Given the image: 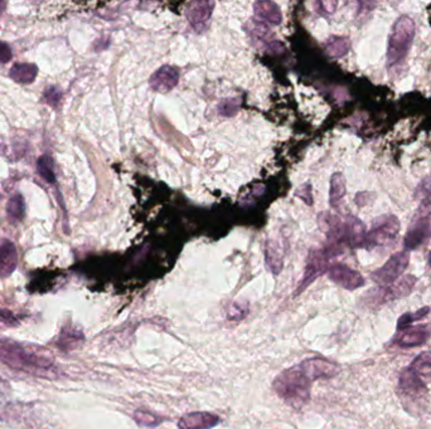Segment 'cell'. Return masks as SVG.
<instances>
[{
    "instance_id": "1",
    "label": "cell",
    "mask_w": 431,
    "mask_h": 429,
    "mask_svg": "<svg viewBox=\"0 0 431 429\" xmlns=\"http://www.w3.org/2000/svg\"><path fill=\"white\" fill-rule=\"evenodd\" d=\"M0 363L4 365L36 375L45 379H55L60 373L53 367V358L40 352L28 350L21 343L0 337Z\"/></svg>"
},
{
    "instance_id": "2",
    "label": "cell",
    "mask_w": 431,
    "mask_h": 429,
    "mask_svg": "<svg viewBox=\"0 0 431 429\" xmlns=\"http://www.w3.org/2000/svg\"><path fill=\"white\" fill-rule=\"evenodd\" d=\"M312 382L301 367L295 365L282 370L275 378L273 387L279 398H282L288 406L300 409L309 402Z\"/></svg>"
},
{
    "instance_id": "3",
    "label": "cell",
    "mask_w": 431,
    "mask_h": 429,
    "mask_svg": "<svg viewBox=\"0 0 431 429\" xmlns=\"http://www.w3.org/2000/svg\"><path fill=\"white\" fill-rule=\"evenodd\" d=\"M415 31V21L408 16H400L393 24L389 38L386 57L387 68L391 72L405 62L408 51L412 46Z\"/></svg>"
},
{
    "instance_id": "4",
    "label": "cell",
    "mask_w": 431,
    "mask_h": 429,
    "mask_svg": "<svg viewBox=\"0 0 431 429\" xmlns=\"http://www.w3.org/2000/svg\"><path fill=\"white\" fill-rule=\"evenodd\" d=\"M397 388L405 408H411V413H416V411L421 412L428 397V389L423 378L408 367L401 373Z\"/></svg>"
},
{
    "instance_id": "5",
    "label": "cell",
    "mask_w": 431,
    "mask_h": 429,
    "mask_svg": "<svg viewBox=\"0 0 431 429\" xmlns=\"http://www.w3.org/2000/svg\"><path fill=\"white\" fill-rule=\"evenodd\" d=\"M400 220L393 214H384L375 219L372 228L367 233L366 247L387 246L395 242L400 233Z\"/></svg>"
},
{
    "instance_id": "6",
    "label": "cell",
    "mask_w": 431,
    "mask_h": 429,
    "mask_svg": "<svg viewBox=\"0 0 431 429\" xmlns=\"http://www.w3.org/2000/svg\"><path fill=\"white\" fill-rule=\"evenodd\" d=\"M408 262H410V253L408 250H401L389 258V261L381 268H378L377 271L372 273L371 277L378 285H382V286L392 285L400 278L402 273L405 272V270L408 268Z\"/></svg>"
},
{
    "instance_id": "7",
    "label": "cell",
    "mask_w": 431,
    "mask_h": 429,
    "mask_svg": "<svg viewBox=\"0 0 431 429\" xmlns=\"http://www.w3.org/2000/svg\"><path fill=\"white\" fill-rule=\"evenodd\" d=\"M431 238V217L414 214L408 224V231L404 238L405 248L408 250H417L419 247L429 242Z\"/></svg>"
},
{
    "instance_id": "8",
    "label": "cell",
    "mask_w": 431,
    "mask_h": 429,
    "mask_svg": "<svg viewBox=\"0 0 431 429\" xmlns=\"http://www.w3.org/2000/svg\"><path fill=\"white\" fill-rule=\"evenodd\" d=\"M330 257L328 252L324 250H313L309 253V257H308V261H306V273H304L303 280L299 285L297 294L303 292L319 276H321L323 273L327 272Z\"/></svg>"
},
{
    "instance_id": "9",
    "label": "cell",
    "mask_w": 431,
    "mask_h": 429,
    "mask_svg": "<svg viewBox=\"0 0 431 429\" xmlns=\"http://www.w3.org/2000/svg\"><path fill=\"white\" fill-rule=\"evenodd\" d=\"M214 8L213 1L207 0H196L189 3L186 8V16L188 23L197 33H202L207 28L208 22L211 19L212 13Z\"/></svg>"
},
{
    "instance_id": "10",
    "label": "cell",
    "mask_w": 431,
    "mask_h": 429,
    "mask_svg": "<svg viewBox=\"0 0 431 429\" xmlns=\"http://www.w3.org/2000/svg\"><path fill=\"white\" fill-rule=\"evenodd\" d=\"M328 274L332 281L348 291L360 289L365 285V278L361 273L342 263L330 265Z\"/></svg>"
},
{
    "instance_id": "11",
    "label": "cell",
    "mask_w": 431,
    "mask_h": 429,
    "mask_svg": "<svg viewBox=\"0 0 431 429\" xmlns=\"http://www.w3.org/2000/svg\"><path fill=\"white\" fill-rule=\"evenodd\" d=\"M299 367L312 382L318 379H330L339 373V367L336 364L321 358L304 360Z\"/></svg>"
},
{
    "instance_id": "12",
    "label": "cell",
    "mask_w": 431,
    "mask_h": 429,
    "mask_svg": "<svg viewBox=\"0 0 431 429\" xmlns=\"http://www.w3.org/2000/svg\"><path fill=\"white\" fill-rule=\"evenodd\" d=\"M180 70L173 66H163L149 78V86L157 92H169L178 85Z\"/></svg>"
},
{
    "instance_id": "13",
    "label": "cell",
    "mask_w": 431,
    "mask_h": 429,
    "mask_svg": "<svg viewBox=\"0 0 431 429\" xmlns=\"http://www.w3.org/2000/svg\"><path fill=\"white\" fill-rule=\"evenodd\" d=\"M367 231L361 219L354 216H347L345 218V243L353 248L366 247Z\"/></svg>"
},
{
    "instance_id": "14",
    "label": "cell",
    "mask_w": 431,
    "mask_h": 429,
    "mask_svg": "<svg viewBox=\"0 0 431 429\" xmlns=\"http://www.w3.org/2000/svg\"><path fill=\"white\" fill-rule=\"evenodd\" d=\"M220 423V418L208 412H193L183 415L178 429H211Z\"/></svg>"
},
{
    "instance_id": "15",
    "label": "cell",
    "mask_w": 431,
    "mask_h": 429,
    "mask_svg": "<svg viewBox=\"0 0 431 429\" xmlns=\"http://www.w3.org/2000/svg\"><path fill=\"white\" fill-rule=\"evenodd\" d=\"M431 330L428 325H419L412 328H406L402 331L395 343L401 348H414L426 343L430 339Z\"/></svg>"
},
{
    "instance_id": "16",
    "label": "cell",
    "mask_w": 431,
    "mask_h": 429,
    "mask_svg": "<svg viewBox=\"0 0 431 429\" xmlns=\"http://www.w3.org/2000/svg\"><path fill=\"white\" fill-rule=\"evenodd\" d=\"M254 14L261 23L273 24V25L282 23V10L274 1H269V0L256 1L254 4Z\"/></svg>"
},
{
    "instance_id": "17",
    "label": "cell",
    "mask_w": 431,
    "mask_h": 429,
    "mask_svg": "<svg viewBox=\"0 0 431 429\" xmlns=\"http://www.w3.org/2000/svg\"><path fill=\"white\" fill-rule=\"evenodd\" d=\"M18 265V252L10 241L0 243V276L7 278L16 271Z\"/></svg>"
},
{
    "instance_id": "18",
    "label": "cell",
    "mask_w": 431,
    "mask_h": 429,
    "mask_svg": "<svg viewBox=\"0 0 431 429\" xmlns=\"http://www.w3.org/2000/svg\"><path fill=\"white\" fill-rule=\"evenodd\" d=\"M85 341L84 333L73 326H64L57 337V345L63 351L75 350Z\"/></svg>"
},
{
    "instance_id": "19",
    "label": "cell",
    "mask_w": 431,
    "mask_h": 429,
    "mask_svg": "<svg viewBox=\"0 0 431 429\" xmlns=\"http://www.w3.org/2000/svg\"><path fill=\"white\" fill-rule=\"evenodd\" d=\"M265 261L267 267L274 274L282 272L284 265V255L278 242L273 239H267L265 242Z\"/></svg>"
},
{
    "instance_id": "20",
    "label": "cell",
    "mask_w": 431,
    "mask_h": 429,
    "mask_svg": "<svg viewBox=\"0 0 431 429\" xmlns=\"http://www.w3.org/2000/svg\"><path fill=\"white\" fill-rule=\"evenodd\" d=\"M38 75V68L33 63H16L9 72V76L18 83H32Z\"/></svg>"
},
{
    "instance_id": "21",
    "label": "cell",
    "mask_w": 431,
    "mask_h": 429,
    "mask_svg": "<svg viewBox=\"0 0 431 429\" xmlns=\"http://www.w3.org/2000/svg\"><path fill=\"white\" fill-rule=\"evenodd\" d=\"M345 195V177L341 172H336L330 178V203L333 208H338Z\"/></svg>"
},
{
    "instance_id": "22",
    "label": "cell",
    "mask_w": 431,
    "mask_h": 429,
    "mask_svg": "<svg viewBox=\"0 0 431 429\" xmlns=\"http://www.w3.org/2000/svg\"><path fill=\"white\" fill-rule=\"evenodd\" d=\"M351 48V42L349 38L347 37H341V36H333L328 38L325 42V49L332 57L334 58H341L345 57L348 51Z\"/></svg>"
},
{
    "instance_id": "23",
    "label": "cell",
    "mask_w": 431,
    "mask_h": 429,
    "mask_svg": "<svg viewBox=\"0 0 431 429\" xmlns=\"http://www.w3.org/2000/svg\"><path fill=\"white\" fill-rule=\"evenodd\" d=\"M410 367L421 378H431V352L425 351L416 356Z\"/></svg>"
},
{
    "instance_id": "24",
    "label": "cell",
    "mask_w": 431,
    "mask_h": 429,
    "mask_svg": "<svg viewBox=\"0 0 431 429\" xmlns=\"http://www.w3.org/2000/svg\"><path fill=\"white\" fill-rule=\"evenodd\" d=\"M416 281H417V280H416L415 276L408 274V276L402 277L399 281L392 283L391 289L392 291H393L395 298L408 296V294L414 289Z\"/></svg>"
},
{
    "instance_id": "25",
    "label": "cell",
    "mask_w": 431,
    "mask_h": 429,
    "mask_svg": "<svg viewBox=\"0 0 431 429\" xmlns=\"http://www.w3.org/2000/svg\"><path fill=\"white\" fill-rule=\"evenodd\" d=\"M24 211H25V205H24L23 196L21 194L12 196L7 205L9 218L12 220H21L24 217Z\"/></svg>"
},
{
    "instance_id": "26",
    "label": "cell",
    "mask_w": 431,
    "mask_h": 429,
    "mask_svg": "<svg viewBox=\"0 0 431 429\" xmlns=\"http://www.w3.org/2000/svg\"><path fill=\"white\" fill-rule=\"evenodd\" d=\"M38 172L43 179L49 184L56 183V175L53 172V161L48 155L40 156L38 159Z\"/></svg>"
},
{
    "instance_id": "27",
    "label": "cell",
    "mask_w": 431,
    "mask_h": 429,
    "mask_svg": "<svg viewBox=\"0 0 431 429\" xmlns=\"http://www.w3.org/2000/svg\"><path fill=\"white\" fill-rule=\"evenodd\" d=\"M429 312H430L429 307H423V309L417 310V311L414 312V313H412V312H408V313L402 315L400 319H399V322H397V328H399V330H406V328H411V324H412V322L421 320Z\"/></svg>"
},
{
    "instance_id": "28",
    "label": "cell",
    "mask_w": 431,
    "mask_h": 429,
    "mask_svg": "<svg viewBox=\"0 0 431 429\" xmlns=\"http://www.w3.org/2000/svg\"><path fill=\"white\" fill-rule=\"evenodd\" d=\"M134 419L138 424L145 426V427H156L162 423V419L159 417L149 412H144V411H136L134 413Z\"/></svg>"
},
{
    "instance_id": "29",
    "label": "cell",
    "mask_w": 431,
    "mask_h": 429,
    "mask_svg": "<svg viewBox=\"0 0 431 429\" xmlns=\"http://www.w3.org/2000/svg\"><path fill=\"white\" fill-rule=\"evenodd\" d=\"M240 103L241 102L238 101V100H236V99H228V100H225V101L221 102L220 105H219V114H220L221 116L223 117H231L236 115V112L238 111L240 109Z\"/></svg>"
},
{
    "instance_id": "30",
    "label": "cell",
    "mask_w": 431,
    "mask_h": 429,
    "mask_svg": "<svg viewBox=\"0 0 431 429\" xmlns=\"http://www.w3.org/2000/svg\"><path fill=\"white\" fill-rule=\"evenodd\" d=\"M19 325V320L13 312L0 309V328H16Z\"/></svg>"
},
{
    "instance_id": "31",
    "label": "cell",
    "mask_w": 431,
    "mask_h": 429,
    "mask_svg": "<svg viewBox=\"0 0 431 429\" xmlns=\"http://www.w3.org/2000/svg\"><path fill=\"white\" fill-rule=\"evenodd\" d=\"M431 194V175H428L426 178H423L420 184L417 185L415 190V198L417 200H423L426 196Z\"/></svg>"
},
{
    "instance_id": "32",
    "label": "cell",
    "mask_w": 431,
    "mask_h": 429,
    "mask_svg": "<svg viewBox=\"0 0 431 429\" xmlns=\"http://www.w3.org/2000/svg\"><path fill=\"white\" fill-rule=\"evenodd\" d=\"M247 315V306L246 304H234L228 307V320H241Z\"/></svg>"
},
{
    "instance_id": "33",
    "label": "cell",
    "mask_w": 431,
    "mask_h": 429,
    "mask_svg": "<svg viewBox=\"0 0 431 429\" xmlns=\"http://www.w3.org/2000/svg\"><path fill=\"white\" fill-rule=\"evenodd\" d=\"M295 195L308 205H313V193H312L310 184H304V185L298 187L295 192Z\"/></svg>"
},
{
    "instance_id": "34",
    "label": "cell",
    "mask_w": 431,
    "mask_h": 429,
    "mask_svg": "<svg viewBox=\"0 0 431 429\" xmlns=\"http://www.w3.org/2000/svg\"><path fill=\"white\" fill-rule=\"evenodd\" d=\"M337 3L336 1H318L315 3V9L321 16H330L336 12Z\"/></svg>"
},
{
    "instance_id": "35",
    "label": "cell",
    "mask_w": 431,
    "mask_h": 429,
    "mask_svg": "<svg viewBox=\"0 0 431 429\" xmlns=\"http://www.w3.org/2000/svg\"><path fill=\"white\" fill-rule=\"evenodd\" d=\"M45 97H46V100H47L48 103L52 107H56L58 105L60 100H61V92L56 87H49L45 92Z\"/></svg>"
},
{
    "instance_id": "36",
    "label": "cell",
    "mask_w": 431,
    "mask_h": 429,
    "mask_svg": "<svg viewBox=\"0 0 431 429\" xmlns=\"http://www.w3.org/2000/svg\"><path fill=\"white\" fill-rule=\"evenodd\" d=\"M415 213L416 214L431 217V194L420 202V205L417 207Z\"/></svg>"
},
{
    "instance_id": "37",
    "label": "cell",
    "mask_w": 431,
    "mask_h": 429,
    "mask_svg": "<svg viewBox=\"0 0 431 429\" xmlns=\"http://www.w3.org/2000/svg\"><path fill=\"white\" fill-rule=\"evenodd\" d=\"M12 49L5 42H0V63H8L12 60Z\"/></svg>"
},
{
    "instance_id": "38",
    "label": "cell",
    "mask_w": 431,
    "mask_h": 429,
    "mask_svg": "<svg viewBox=\"0 0 431 429\" xmlns=\"http://www.w3.org/2000/svg\"><path fill=\"white\" fill-rule=\"evenodd\" d=\"M376 4L375 3H369V1H363V3H360V12H358V16L360 18H365V14L367 13V14H371V12H372V9L375 7Z\"/></svg>"
},
{
    "instance_id": "39",
    "label": "cell",
    "mask_w": 431,
    "mask_h": 429,
    "mask_svg": "<svg viewBox=\"0 0 431 429\" xmlns=\"http://www.w3.org/2000/svg\"><path fill=\"white\" fill-rule=\"evenodd\" d=\"M5 5H7V4H5L4 1H0V14H1V13H3V10L5 9Z\"/></svg>"
},
{
    "instance_id": "40",
    "label": "cell",
    "mask_w": 431,
    "mask_h": 429,
    "mask_svg": "<svg viewBox=\"0 0 431 429\" xmlns=\"http://www.w3.org/2000/svg\"><path fill=\"white\" fill-rule=\"evenodd\" d=\"M428 262H429V265L431 267V250L430 253H429V256H428Z\"/></svg>"
}]
</instances>
